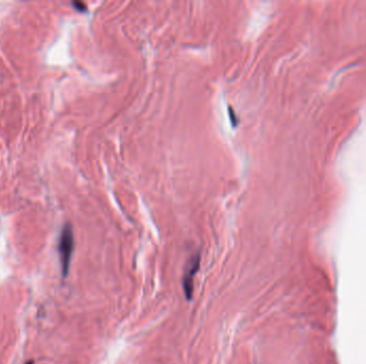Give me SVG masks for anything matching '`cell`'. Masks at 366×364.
Segmentation results:
<instances>
[{"label":"cell","instance_id":"cell-1","mask_svg":"<svg viewBox=\"0 0 366 364\" xmlns=\"http://www.w3.org/2000/svg\"><path fill=\"white\" fill-rule=\"evenodd\" d=\"M58 251L62 276L66 278L69 275L72 254L73 251H74V234H73V229L70 223H67L61 231Z\"/></svg>","mask_w":366,"mask_h":364},{"label":"cell","instance_id":"cell-2","mask_svg":"<svg viewBox=\"0 0 366 364\" xmlns=\"http://www.w3.org/2000/svg\"><path fill=\"white\" fill-rule=\"evenodd\" d=\"M200 266V255L199 253L194 254L190 259L188 266H186V270L183 276V291L186 299L191 300L193 298L194 294V277L197 274V271Z\"/></svg>","mask_w":366,"mask_h":364},{"label":"cell","instance_id":"cell-3","mask_svg":"<svg viewBox=\"0 0 366 364\" xmlns=\"http://www.w3.org/2000/svg\"><path fill=\"white\" fill-rule=\"evenodd\" d=\"M73 6H74L75 9H77V10H80V11L86 10V6L81 3H74L73 4Z\"/></svg>","mask_w":366,"mask_h":364},{"label":"cell","instance_id":"cell-4","mask_svg":"<svg viewBox=\"0 0 366 364\" xmlns=\"http://www.w3.org/2000/svg\"><path fill=\"white\" fill-rule=\"evenodd\" d=\"M35 363V361L34 360H30V361H28L27 363H25V364H34Z\"/></svg>","mask_w":366,"mask_h":364}]
</instances>
